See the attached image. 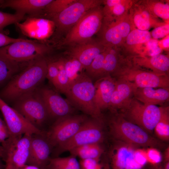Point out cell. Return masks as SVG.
Listing matches in <instances>:
<instances>
[{
	"label": "cell",
	"mask_w": 169,
	"mask_h": 169,
	"mask_svg": "<svg viewBox=\"0 0 169 169\" xmlns=\"http://www.w3.org/2000/svg\"><path fill=\"white\" fill-rule=\"evenodd\" d=\"M147 163L152 165H157L162 159L161 152L155 147H150L146 149Z\"/></svg>",
	"instance_id": "39"
},
{
	"label": "cell",
	"mask_w": 169,
	"mask_h": 169,
	"mask_svg": "<svg viewBox=\"0 0 169 169\" xmlns=\"http://www.w3.org/2000/svg\"><path fill=\"white\" fill-rule=\"evenodd\" d=\"M151 39V33L148 31L134 28L127 37L122 49L129 57L146 55V44Z\"/></svg>",
	"instance_id": "21"
},
{
	"label": "cell",
	"mask_w": 169,
	"mask_h": 169,
	"mask_svg": "<svg viewBox=\"0 0 169 169\" xmlns=\"http://www.w3.org/2000/svg\"><path fill=\"white\" fill-rule=\"evenodd\" d=\"M25 15L16 13L11 14L0 11V32H2L3 28L7 26L20 22L25 18Z\"/></svg>",
	"instance_id": "37"
},
{
	"label": "cell",
	"mask_w": 169,
	"mask_h": 169,
	"mask_svg": "<svg viewBox=\"0 0 169 169\" xmlns=\"http://www.w3.org/2000/svg\"><path fill=\"white\" fill-rule=\"evenodd\" d=\"M138 88L133 83L121 79H116L115 88L108 108L112 111L126 109L134 97Z\"/></svg>",
	"instance_id": "20"
},
{
	"label": "cell",
	"mask_w": 169,
	"mask_h": 169,
	"mask_svg": "<svg viewBox=\"0 0 169 169\" xmlns=\"http://www.w3.org/2000/svg\"><path fill=\"white\" fill-rule=\"evenodd\" d=\"M132 64L142 69L146 68L152 72L168 74L169 55L160 54L154 56L136 55L129 58Z\"/></svg>",
	"instance_id": "23"
},
{
	"label": "cell",
	"mask_w": 169,
	"mask_h": 169,
	"mask_svg": "<svg viewBox=\"0 0 169 169\" xmlns=\"http://www.w3.org/2000/svg\"><path fill=\"white\" fill-rule=\"evenodd\" d=\"M13 169H42L35 166L25 164L24 165L20 167H13Z\"/></svg>",
	"instance_id": "48"
},
{
	"label": "cell",
	"mask_w": 169,
	"mask_h": 169,
	"mask_svg": "<svg viewBox=\"0 0 169 169\" xmlns=\"http://www.w3.org/2000/svg\"><path fill=\"white\" fill-rule=\"evenodd\" d=\"M103 169H110V165L108 163H106L103 165Z\"/></svg>",
	"instance_id": "53"
},
{
	"label": "cell",
	"mask_w": 169,
	"mask_h": 169,
	"mask_svg": "<svg viewBox=\"0 0 169 169\" xmlns=\"http://www.w3.org/2000/svg\"><path fill=\"white\" fill-rule=\"evenodd\" d=\"M111 135L116 140L137 147H156L161 144L142 128L128 121L121 114L110 120L109 123Z\"/></svg>",
	"instance_id": "3"
},
{
	"label": "cell",
	"mask_w": 169,
	"mask_h": 169,
	"mask_svg": "<svg viewBox=\"0 0 169 169\" xmlns=\"http://www.w3.org/2000/svg\"><path fill=\"white\" fill-rule=\"evenodd\" d=\"M88 117L84 115H70L55 120L44 134L54 149L72 137Z\"/></svg>",
	"instance_id": "12"
},
{
	"label": "cell",
	"mask_w": 169,
	"mask_h": 169,
	"mask_svg": "<svg viewBox=\"0 0 169 169\" xmlns=\"http://www.w3.org/2000/svg\"><path fill=\"white\" fill-rule=\"evenodd\" d=\"M10 136L8 129L5 122L0 116V144H2Z\"/></svg>",
	"instance_id": "43"
},
{
	"label": "cell",
	"mask_w": 169,
	"mask_h": 169,
	"mask_svg": "<svg viewBox=\"0 0 169 169\" xmlns=\"http://www.w3.org/2000/svg\"><path fill=\"white\" fill-rule=\"evenodd\" d=\"M99 161L100 160L94 159H80V169H103V165Z\"/></svg>",
	"instance_id": "40"
},
{
	"label": "cell",
	"mask_w": 169,
	"mask_h": 169,
	"mask_svg": "<svg viewBox=\"0 0 169 169\" xmlns=\"http://www.w3.org/2000/svg\"><path fill=\"white\" fill-rule=\"evenodd\" d=\"M137 147L118 141L110 154L112 169H125L128 158Z\"/></svg>",
	"instance_id": "26"
},
{
	"label": "cell",
	"mask_w": 169,
	"mask_h": 169,
	"mask_svg": "<svg viewBox=\"0 0 169 169\" xmlns=\"http://www.w3.org/2000/svg\"><path fill=\"white\" fill-rule=\"evenodd\" d=\"M76 157L71 155L50 158L45 169H80L79 162Z\"/></svg>",
	"instance_id": "31"
},
{
	"label": "cell",
	"mask_w": 169,
	"mask_h": 169,
	"mask_svg": "<svg viewBox=\"0 0 169 169\" xmlns=\"http://www.w3.org/2000/svg\"><path fill=\"white\" fill-rule=\"evenodd\" d=\"M69 152L71 155L78 157L80 159H94L100 160L104 149L100 143H94L77 147Z\"/></svg>",
	"instance_id": "30"
},
{
	"label": "cell",
	"mask_w": 169,
	"mask_h": 169,
	"mask_svg": "<svg viewBox=\"0 0 169 169\" xmlns=\"http://www.w3.org/2000/svg\"><path fill=\"white\" fill-rule=\"evenodd\" d=\"M28 64L15 62L0 55V87L6 84Z\"/></svg>",
	"instance_id": "28"
},
{
	"label": "cell",
	"mask_w": 169,
	"mask_h": 169,
	"mask_svg": "<svg viewBox=\"0 0 169 169\" xmlns=\"http://www.w3.org/2000/svg\"><path fill=\"white\" fill-rule=\"evenodd\" d=\"M53 0H0V7H9L17 13L30 14L34 16L39 14Z\"/></svg>",
	"instance_id": "24"
},
{
	"label": "cell",
	"mask_w": 169,
	"mask_h": 169,
	"mask_svg": "<svg viewBox=\"0 0 169 169\" xmlns=\"http://www.w3.org/2000/svg\"><path fill=\"white\" fill-rule=\"evenodd\" d=\"M95 93L93 81L82 71L70 83L64 94L73 107L91 117L102 119L94 102Z\"/></svg>",
	"instance_id": "2"
},
{
	"label": "cell",
	"mask_w": 169,
	"mask_h": 169,
	"mask_svg": "<svg viewBox=\"0 0 169 169\" xmlns=\"http://www.w3.org/2000/svg\"><path fill=\"white\" fill-rule=\"evenodd\" d=\"M47 45L23 39L0 48V55L18 63L29 62L45 56L51 50Z\"/></svg>",
	"instance_id": "8"
},
{
	"label": "cell",
	"mask_w": 169,
	"mask_h": 169,
	"mask_svg": "<svg viewBox=\"0 0 169 169\" xmlns=\"http://www.w3.org/2000/svg\"><path fill=\"white\" fill-rule=\"evenodd\" d=\"M116 81V79L111 75H108L97 79L94 83V102L97 109L101 113L103 110L108 108Z\"/></svg>",
	"instance_id": "22"
},
{
	"label": "cell",
	"mask_w": 169,
	"mask_h": 169,
	"mask_svg": "<svg viewBox=\"0 0 169 169\" xmlns=\"http://www.w3.org/2000/svg\"><path fill=\"white\" fill-rule=\"evenodd\" d=\"M160 169H169V161L165 162L163 167Z\"/></svg>",
	"instance_id": "52"
},
{
	"label": "cell",
	"mask_w": 169,
	"mask_h": 169,
	"mask_svg": "<svg viewBox=\"0 0 169 169\" xmlns=\"http://www.w3.org/2000/svg\"><path fill=\"white\" fill-rule=\"evenodd\" d=\"M105 54V49L104 51L98 55L84 69V72L86 75L93 81H95L101 77Z\"/></svg>",
	"instance_id": "34"
},
{
	"label": "cell",
	"mask_w": 169,
	"mask_h": 169,
	"mask_svg": "<svg viewBox=\"0 0 169 169\" xmlns=\"http://www.w3.org/2000/svg\"><path fill=\"white\" fill-rule=\"evenodd\" d=\"M22 38H15L9 37L0 32V48L16 42L22 40Z\"/></svg>",
	"instance_id": "44"
},
{
	"label": "cell",
	"mask_w": 169,
	"mask_h": 169,
	"mask_svg": "<svg viewBox=\"0 0 169 169\" xmlns=\"http://www.w3.org/2000/svg\"><path fill=\"white\" fill-rule=\"evenodd\" d=\"M61 58L70 84L79 73V72L82 71L83 67L77 59L72 57Z\"/></svg>",
	"instance_id": "35"
},
{
	"label": "cell",
	"mask_w": 169,
	"mask_h": 169,
	"mask_svg": "<svg viewBox=\"0 0 169 169\" xmlns=\"http://www.w3.org/2000/svg\"><path fill=\"white\" fill-rule=\"evenodd\" d=\"M75 0H53L38 15L33 16L49 19L60 13Z\"/></svg>",
	"instance_id": "33"
},
{
	"label": "cell",
	"mask_w": 169,
	"mask_h": 169,
	"mask_svg": "<svg viewBox=\"0 0 169 169\" xmlns=\"http://www.w3.org/2000/svg\"><path fill=\"white\" fill-rule=\"evenodd\" d=\"M52 151V148L44 132L42 134L32 135L29 155L26 164L45 169Z\"/></svg>",
	"instance_id": "17"
},
{
	"label": "cell",
	"mask_w": 169,
	"mask_h": 169,
	"mask_svg": "<svg viewBox=\"0 0 169 169\" xmlns=\"http://www.w3.org/2000/svg\"><path fill=\"white\" fill-rule=\"evenodd\" d=\"M134 28L129 13L118 17L103 16L96 39L105 47H122Z\"/></svg>",
	"instance_id": "4"
},
{
	"label": "cell",
	"mask_w": 169,
	"mask_h": 169,
	"mask_svg": "<svg viewBox=\"0 0 169 169\" xmlns=\"http://www.w3.org/2000/svg\"><path fill=\"white\" fill-rule=\"evenodd\" d=\"M2 160V158L0 157V169H5L6 165L3 163Z\"/></svg>",
	"instance_id": "51"
},
{
	"label": "cell",
	"mask_w": 169,
	"mask_h": 169,
	"mask_svg": "<svg viewBox=\"0 0 169 169\" xmlns=\"http://www.w3.org/2000/svg\"><path fill=\"white\" fill-rule=\"evenodd\" d=\"M169 35L166 36L163 39L160 41V43L163 49L165 50L169 51Z\"/></svg>",
	"instance_id": "46"
},
{
	"label": "cell",
	"mask_w": 169,
	"mask_h": 169,
	"mask_svg": "<svg viewBox=\"0 0 169 169\" xmlns=\"http://www.w3.org/2000/svg\"><path fill=\"white\" fill-rule=\"evenodd\" d=\"M0 110L8 129L10 136H21L25 134L33 135L43 133L33 126L0 97Z\"/></svg>",
	"instance_id": "13"
},
{
	"label": "cell",
	"mask_w": 169,
	"mask_h": 169,
	"mask_svg": "<svg viewBox=\"0 0 169 169\" xmlns=\"http://www.w3.org/2000/svg\"><path fill=\"white\" fill-rule=\"evenodd\" d=\"M169 24H165L154 28L151 33L153 39H157L162 38L169 35Z\"/></svg>",
	"instance_id": "41"
},
{
	"label": "cell",
	"mask_w": 169,
	"mask_h": 169,
	"mask_svg": "<svg viewBox=\"0 0 169 169\" xmlns=\"http://www.w3.org/2000/svg\"><path fill=\"white\" fill-rule=\"evenodd\" d=\"M32 135L25 134L18 136H10L1 144L6 151L7 159H10L13 167H20L26 164Z\"/></svg>",
	"instance_id": "15"
},
{
	"label": "cell",
	"mask_w": 169,
	"mask_h": 169,
	"mask_svg": "<svg viewBox=\"0 0 169 169\" xmlns=\"http://www.w3.org/2000/svg\"><path fill=\"white\" fill-rule=\"evenodd\" d=\"M164 158L165 162L169 161V147L168 146L165 149L164 154Z\"/></svg>",
	"instance_id": "49"
},
{
	"label": "cell",
	"mask_w": 169,
	"mask_h": 169,
	"mask_svg": "<svg viewBox=\"0 0 169 169\" xmlns=\"http://www.w3.org/2000/svg\"><path fill=\"white\" fill-rule=\"evenodd\" d=\"M154 131L157 137L163 141L169 140V107H162L160 118L154 127Z\"/></svg>",
	"instance_id": "32"
},
{
	"label": "cell",
	"mask_w": 169,
	"mask_h": 169,
	"mask_svg": "<svg viewBox=\"0 0 169 169\" xmlns=\"http://www.w3.org/2000/svg\"><path fill=\"white\" fill-rule=\"evenodd\" d=\"M134 97L146 105H161L169 100V90L151 87L137 88Z\"/></svg>",
	"instance_id": "25"
},
{
	"label": "cell",
	"mask_w": 169,
	"mask_h": 169,
	"mask_svg": "<svg viewBox=\"0 0 169 169\" xmlns=\"http://www.w3.org/2000/svg\"><path fill=\"white\" fill-rule=\"evenodd\" d=\"M36 90L46 108L50 118L56 120L72 115L73 106L55 89L40 86Z\"/></svg>",
	"instance_id": "14"
},
{
	"label": "cell",
	"mask_w": 169,
	"mask_h": 169,
	"mask_svg": "<svg viewBox=\"0 0 169 169\" xmlns=\"http://www.w3.org/2000/svg\"><path fill=\"white\" fill-rule=\"evenodd\" d=\"M161 110L162 107L145 105L133 97L128 107L121 111L120 114L149 133L154 131L160 118Z\"/></svg>",
	"instance_id": "10"
},
{
	"label": "cell",
	"mask_w": 169,
	"mask_h": 169,
	"mask_svg": "<svg viewBox=\"0 0 169 169\" xmlns=\"http://www.w3.org/2000/svg\"><path fill=\"white\" fill-rule=\"evenodd\" d=\"M129 14L133 27L141 30L148 31L151 28L169 23L155 17L137 0L130 9Z\"/></svg>",
	"instance_id": "18"
},
{
	"label": "cell",
	"mask_w": 169,
	"mask_h": 169,
	"mask_svg": "<svg viewBox=\"0 0 169 169\" xmlns=\"http://www.w3.org/2000/svg\"><path fill=\"white\" fill-rule=\"evenodd\" d=\"M102 8V5L87 12L66 34L63 44L71 46L92 39L100 28L103 18Z\"/></svg>",
	"instance_id": "5"
},
{
	"label": "cell",
	"mask_w": 169,
	"mask_h": 169,
	"mask_svg": "<svg viewBox=\"0 0 169 169\" xmlns=\"http://www.w3.org/2000/svg\"><path fill=\"white\" fill-rule=\"evenodd\" d=\"M36 89L19 98L13 102L12 107L33 126L43 131L42 127L50 117Z\"/></svg>",
	"instance_id": "9"
},
{
	"label": "cell",
	"mask_w": 169,
	"mask_h": 169,
	"mask_svg": "<svg viewBox=\"0 0 169 169\" xmlns=\"http://www.w3.org/2000/svg\"><path fill=\"white\" fill-rule=\"evenodd\" d=\"M47 71V60L45 57L31 61L0 90V97L7 104L13 103L40 86L46 78Z\"/></svg>",
	"instance_id": "1"
},
{
	"label": "cell",
	"mask_w": 169,
	"mask_h": 169,
	"mask_svg": "<svg viewBox=\"0 0 169 169\" xmlns=\"http://www.w3.org/2000/svg\"><path fill=\"white\" fill-rule=\"evenodd\" d=\"M103 125L102 119L87 118L72 137L53 150L54 157L78 146L101 143L104 139Z\"/></svg>",
	"instance_id": "7"
},
{
	"label": "cell",
	"mask_w": 169,
	"mask_h": 169,
	"mask_svg": "<svg viewBox=\"0 0 169 169\" xmlns=\"http://www.w3.org/2000/svg\"><path fill=\"white\" fill-rule=\"evenodd\" d=\"M5 162L6 166L5 169H13V166L11 160L9 158H7Z\"/></svg>",
	"instance_id": "50"
},
{
	"label": "cell",
	"mask_w": 169,
	"mask_h": 169,
	"mask_svg": "<svg viewBox=\"0 0 169 169\" xmlns=\"http://www.w3.org/2000/svg\"><path fill=\"white\" fill-rule=\"evenodd\" d=\"M140 3L155 17L163 19L166 23L169 21V0H140Z\"/></svg>",
	"instance_id": "29"
},
{
	"label": "cell",
	"mask_w": 169,
	"mask_h": 169,
	"mask_svg": "<svg viewBox=\"0 0 169 169\" xmlns=\"http://www.w3.org/2000/svg\"><path fill=\"white\" fill-rule=\"evenodd\" d=\"M168 75L136 67L130 62L111 76L115 79H123L133 83L138 88H159L169 90Z\"/></svg>",
	"instance_id": "6"
},
{
	"label": "cell",
	"mask_w": 169,
	"mask_h": 169,
	"mask_svg": "<svg viewBox=\"0 0 169 169\" xmlns=\"http://www.w3.org/2000/svg\"><path fill=\"white\" fill-rule=\"evenodd\" d=\"M132 155L135 161L142 167H143L147 163L146 149L136 148Z\"/></svg>",
	"instance_id": "42"
},
{
	"label": "cell",
	"mask_w": 169,
	"mask_h": 169,
	"mask_svg": "<svg viewBox=\"0 0 169 169\" xmlns=\"http://www.w3.org/2000/svg\"><path fill=\"white\" fill-rule=\"evenodd\" d=\"M59 67L57 60L49 62L47 61V71L46 78L54 87L59 73Z\"/></svg>",
	"instance_id": "38"
},
{
	"label": "cell",
	"mask_w": 169,
	"mask_h": 169,
	"mask_svg": "<svg viewBox=\"0 0 169 169\" xmlns=\"http://www.w3.org/2000/svg\"><path fill=\"white\" fill-rule=\"evenodd\" d=\"M103 0H75L60 13L49 19L55 25L56 32L66 34L88 11L102 5Z\"/></svg>",
	"instance_id": "11"
},
{
	"label": "cell",
	"mask_w": 169,
	"mask_h": 169,
	"mask_svg": "<svg viewBox=\"0 0 169 169\" xmlns=\"http://www.w3.org/2000/svg\"><path fill=\"white\" fill-rule=\"evenodd\" d=\"M57 61L59 70L54 87L58 92L64 94L69 85V80L65 71L62 58L59 59Z\"/></svg>",
	"instance_id": "36"
},
{
	"label": "cell",
	"mask_w": 169,
	"mask_h": 169,
	"mask_svg": "<svg viewBox=\"0 0 169 169\" xmlns=\"http://www.w3.org/2000/svg\"><path fill=\"white\" fill-rule=\"evenodd\" d=\"M136 0H103L104 17H118L129 13Z\"/></svg>",
	"instance_id": "27"
},
{
	"label": "cell",
	"mask_w": 169,
	"mask_h": 169,
	"mask_svg": "<svg viewBox=\"0 0 169 169\" xmlns=\"http://www.w3.org/2000/svg\"><path fill=\"white\" fill-rule=\"evenodd\" d=\"M15 24L23 34L39 41L47 39L55 29L52 21L39 17L29 16L24 22Z\"/></svg>",
	"instance_id": "16"
},
{
	"label": "cell",
	"mask_w": 169,
	"mask_h": 169,
	"mask_svg": "<svg viewBox=\"0 0 169 169\" xmlns=\"http://www.w3.org/2000/svg\"><path fill=\"white\" fill-rule=\"evenodd\" d=\"M133 153L128 158L125 169H141L143 167L134 159Z\"/></svg>",
	"instance_id": "45"
},
{
	"label": "cell",
	"mask_w": 169,
	"mask_h": 169,
	"mask_svg": "<svg viewBox=\"0 0 169 169\" xmlns=\"http://www.w3.org/2000/svg\"><path fill=\"white\" fill-rule=\"evenodd\" d=\"M105 48L96 38H92L71 46L69 55L77 59L85 69L98 55L104 51Z\"/></svg>",
	"instance_id": "19"
},
{
	"label": "cell",
	"mask_w": 169,
	"mask_h": 169,
	"mask_svg": "<svg viewBox=\"0 0 169 169\" xmlns=\"http://www.w3.org/2000/svg\"><path fill=\"white\" fill-rule=\"evenodd\" d=\"M0 157L2 160L6 162L7 159V154L3 147L0 144Z\"/></svg>",
	"instance_id": "47"
}]
</instances>
